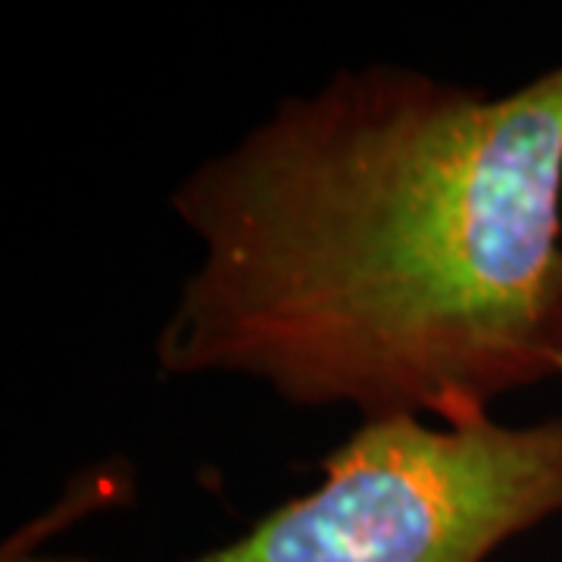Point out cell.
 Instances as JSON below:
<instances>
[{
  "label": "cell",
  "instance_id": "6da1fadb",
  "mask_svg": "<svg viewBox=\"0 0 562 562\" xmlns=\"http://www.w3.org/2000/svg\"><path fill=\"white\" fill-rule=\"evenodd\" d=\"M169 206L201 257L157 335L162 375L438 425L562 382V63L506 94L338 69Z\"/></svg>",
  "mask_w": 562,
  "mask_h": 562
},
{
  "label": "cell",
  "instance_id": "7a4b0ae2",
  "mask_svg": "<svg viewBox=\"0 0 562 562\" xmlns=\"http://www.w3.org/2000/svg\"><path fill=\"white\" fill-rule=\"evenodd\" d=\"M562 516V416L375 419L235 541L181 562H487Z\"/></svg>",
  "mask_w": 562,
  "mask_h": 562
},
{
  "label": "cell",
  "instance_id": "3957f363",
  "mask_svg": "<svg viewBox=\"0 0 562 562\" xmlns=\"http://www.w3.org/2000/svg\"><path fill=\"white\" fill-rule=\"evenodd\" d=\"M0 562H98L88 557H57V553H41L38 541H32L25 531L13 535L10 541L3 543Z\"/></svg>",
  "mask_w": 562,
  "mask_h": 562
}]
</instances>
